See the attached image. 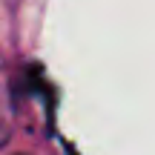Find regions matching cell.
<instances>
[{"instance_id": "1", "label": "cell", "mask_w": 155, "mask_h": 155, "mask_svg": "<svg viewBox=\"0 0 155 155\" xmlns=\"http://www.w3.org/2000/svg\"><path fill=\"white\" fill-rule=\"evenodd\" d=\"M9 129H12V92H9L3 58H0V144L9 138Z\"/></svg>"}]
</instances>
